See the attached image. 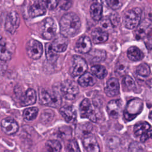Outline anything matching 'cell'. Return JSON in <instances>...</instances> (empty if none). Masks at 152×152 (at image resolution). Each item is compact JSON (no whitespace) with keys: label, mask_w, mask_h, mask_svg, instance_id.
<instances>
[{"label":"cell","mask_w":152,"mask_h":152,"mask_svg":"<svg viewBox=\"0 0 152 152\" xmlns=\"http://www.w3.org/2000/svg\"><path fill=\"white\" fill-rule=\"evenodd\" d=\"M148 138H152V130L147 131V132L142 134L141 135L140 140L141 142H145Z\"/></svg>","instance_id":"46"},{"label":"cell","mask_w":152,"mask_h":152,"mask_svg":"<svg viewBox=\"0 0 152 152\" xmlns=\"http://www.w3.org/2000/svg\"><path fill=\"white\" fill-rule=\"evenodd\" d=\"M128 69L127 62L124 59H119L115 67V72L118 75L122 76L125 74Z\"/></svg>","instance_id":"31"},{"label":"cell","mask_w":152,"mask_h":152,"mask_svg":"<svg viewBox=\"0 0 152 152\" xmlns=\"http://www.w3.org/2000/svg\"><path fill=\"white\" fill-rule=\"evenodd\" d=\"M121 108V101L119 99L112 100L109 102L107 105V110L109 115L116 118L119 115Z\"/></svg>","instance_id":"21"},{"label":"cell","mask_w":152,"mask_h":152,"mask_svg":"<svg viewBox=\"0 0 152 152\" xmlns=\"http://www.w3.org/2000/svg\"><path fill=\"white\" fill-rule=\"evenodd\" d=\"M59 112L68 123H73L75 121L77 112L74 106L70 105L64 106L60 109Z\"/></svg>","instance_id":"16"},{"label":"cell","mask_w":152,"mask_h":152,"mask_svg":"<svg viewBox=\"0 0 152 152\" xmlns=\"http://www.w3.org/2000/svg\"><path fill=\"white\" fill-rule=\"evenodd\" d=\"M59 0H46V7L49 10H53L59 4Z\"/></svg>","instance_id":"45"},{"label":"cell","mask_w":152,"mask_h":152,"mask_svg":"<svg viewBox=\"0 0 152 152\" xmlns=\"http://www.w3.org/2000/svg\"><path fill=\"white\" fill-rule=\"evenodd\" d=\"M88 68L86 60L82 57L75 55L72 58V75L74 77L80 76L84 74Z\"/></svg>","instance_id":"9"},{"label":"cell","mask_w":152,"mask_h":152,"mask_svg":"<svg viewBox=\"0 0 152 152\" xmlns=\"http://www.w3.org/2000/svg\"><path fill=\"white\" fill-rule=\"evenodd\" d=\"M72 129L70 127L64 126L60 127L57 131V135L61 139H66L69 138L71 135Z\"/></svg>","instance_id":"34"},{"label":"cell","mask_w":152,"mask_h":152,"mask_svg":"<svg viewBox=\"0 0 152 152\" xmlns=\"http://www.w3.org/2000/svg\"><path fill=\"white\" fill-rule=\"evenodd\" d=\"M36 101V94L32 88L28 89L24 94L20 98V103L22 106H28L35 103Z\"/></svg>","instance_id":"20"},{"label":"cell","mask_w":152,"mask_h":152,"mask_svg":"<svg viewBox=\"0 0 152 152\" xmlns=\"http://www.w3.org/2000/svg\"><path fill=\"white\" fill-rule=\"evenodd\" d=\"M101 2L106 6L114 10L120 8L123 3L122 0H101Z\"/></svg>","instance_id":"35"},{"label":"cell","mask_w":152,"mask_h":152,"mask_svg":"<svg viewBox=\"0 0 152 152\" xmlns=\"http://www.w3.org/2000/svg\"><path fill=\"white\" fill-rule=\"evenodd\" d=\"M99 21V26L100 29L107 33L110 32L111 30H112L113 28V25L112 24L109 17H104L103 18H102Z\"/></svg>","instance_id":"33"},{"label":"cell","mask_w":152,"mask_h":152,"mask_svg":"<svg viewBox=\"0 0 152 152\" xmlns=\"http://www.w3.org/2000/svg\"><path fill=\"white\" fill-rule=\"evenodd\" d=\"M143 40L147 49L149 50H152V34L146 36Z\"/></svg>","instance_id":"44"},{"label":"cell","mask_w":152,"mask_h":152,"mask_svg":"<svg viewBox=\"0 0 152 152\" xmlns=\"http://www.w3.org/2000/svg\"><path fill=\"white\" fill-rule=\"evenodd\" d=\"M149 118L152 121V110L150 112V114H149Z\"/></svg>","instance_id":"49"},{"label":"cell","mask_w":152,"mask_h":152,"mask_svg":"<svg viewBox=\"0 0 152 152\" xmlns=\"http://www.w3.org/2000/svg\"><path fill=\"white\" fill-rule=\"evenodd\" d=\"M104 92L109 97H113L118 94L119 92V84L117 78H111L107 80Z\"/></svg>","instance_id":"18"},{"label":"cell","mask_w":152,"mask_h":152,"mask_svg":"<svg viewBox=\"0 0 152 152\" xmlns=\"http://www.w3.org/2000/svg\"><path fill=\"white\" fill-rule=\"evenodd\" d=\"M68 39L66 36L61 35L58 36L52 43L53 49L56 52H63L66 50L68 45Z\"/></svg>","instance_id":"17"},{"label":"cell","mask_w":152,"mask_h":152,"mask_svg":"<svg viewBox=\"0 0 152 152\" xmlns=\"http://www.w3.org/2000/svg\"><path fill=\"white\" fill-rule=\"evenodd\" d=\"M128 58L132 61H138L144 58V53L137 46H131L127 50Z\"/></svg>","instance_id":"24"},{"label":"cell","mask_w":152,"mask_h":152,"mask_svg":"<svg viewBox=\"0 0 152 152\" xmlns=\"http://www.w3.org/2000/svg\"><path fill=\"white\" fill-rule=\"evenodd\" d=\"M13 52L12 44L10 43L4 37H0V60L4 61L10 60Z\"/></svg>","instance_id":"12"},{"label":"cell","mask_w":152,"mask_h":152,"mask_svg":"<svg viewBox=\"0 0 152 152\" xmlns=\"http://www.w3.org/2000/svg\"><path fill=\"white\" fill-rule=\"evenodd\" d=\"M61 34L67 37L74 36L81 27V21L78 16L74 12L64 15L59 21Z\"/></svg>","instance_id":"1"},{"label":"cell","mask_w":152,"mask_h":152,"mask_svg":"<svg viewBox=\"0 0 152 152\" xmlns=\"http://www.w3.org/2000/svg\"><path fill=\"white\" fill-rule=\"evenodd\" d=\"M53 116L54 113L52 110L49 109L45 110L41 115V121L44 123L49 122L53 119Z\"/></svg>","instance_id":"39"},{"label":"cell","mask_w":152,"mask_h":152,"mask_svg":"<svg viewBox=\"0 0 152 152\" xmlns=\"http://www.w3.org/2000/svg\"><path fill=\"white\" fill-rule=\"evenodd\" d=\"M142 11L135 7L126 11L123 17L124 26L128 29L135 28L141 22Z\"/></svg>","instance_id":"4"},{"label":"cell","mask_w":152,"mask_h":152,"mask_svg":"<svg viewBox=\"0 0 152 152\" xmlns=\"http://www.w3.org/2000/svg\"><path fill=\"white\" fill-rule=\"evenodd\" d=\"M150 34H152V20L144 18L135 28L134 35L137 40H143Z\"/></svg>","instance_id":"6"},{"label":"cell","mask_w":152,"mask_h":152,"mask_svg":"<svg viewBox=\"0 0 152 152\" xmlns=\"http://www.w3.org/2000/svg\"><path fill=\"white\" fill-rule=\"evenodd\" d=\"M26 52L27 55L30 58L33 59H38L43 54V46L39 41L31 39L27 43Z\"/></svg>","instance_id":"7"},{"label":"cell","mask_w":152,"mask_h":152,"mask_svg":"<svg viewBox=\"0 0 152 152\" xmlns=\"http://www.w3.org/2000/svg\"><path fill=\"white\" fill-rule=\"evenodd\" d=\"M147 83L148 84V85L150 87L152 88V78H151L150 80H149L148 81H147Z\"/></svg>","instance_id":"48"},{"label":"cell","mask_w":152,"mask_h":152,"mask_svg":"<svg viewBox=\"0 0 152 152\" xmlns=\"http://www.w3.org/2000/svg\"><path fill=\"white\" fill-rule=\"evenodd\" d=\"M58 5L62 10H67L71 7L72 1L71 0H59Z\"/></svg>","instance_id":"43"},{"label":"cell","mask_w":152,"mask_h":152,"mask_svg":"<svg viewBox=\"0 0 152 152\" xmlns=\"http://www.w3.org/2000/svg\"><path fill=\"white\" fill-rule=\"evenodd\" d=\"M143 109V102L141 99L134 98L126 104L124 111V117L126 121L135 119Z\"/></svg>","instance_id":"2"},{"label":"cell","mask_w":152,"mask_h":152,"mask_svg":"<svg viewBox=\"0 0 152 152\" xmlns=\"http://www.w3.org/2000/svg\"><path fill=\"white\" fill-rule=\"evenodd\" d=\"M61 144L57 140H48L43 148L42 152H61Z\"/></svg>","instance_id":"26"},{"label":"cell","mask_w":152,"mask_h":152,"mask_svg":"<svg viewBox=\"0 0 152 152\" xmlns=\"http://www.w3.org/2000/svg\"><path fill=\"white\" fill-rule=\"evenodd\" d=\"M80 113L81 118H88L92 122L97 121V116L90 100L84 99L80 105Z\"/></svg>","instance_id":"8"},{"label":"cell","mask_w":152,"mask_h":152,"mask_svg":"<svg viewBox=\"0 0 152 152\" xmlns=\"http://www.w3.org/2000/svg\"><path fill=\"white\" fill-rule=\"evenodd\" d=\"M40 103L48 105L52 107H58L62 103V99L60 94L56 92L50 93V91L41 88L39 93Z\"/></svg>","instance_id":"3"},{"label":"cell","mask_w":152,"mask_h":152,"mask_svg":"<svg viewBox=\"0 0 152 152\" xmlns=\"http://www.w3.org/2000/svg\"><path fill=\"white\" fill-rule=\"evenodd\" d=\"M136 72L141 77H147L150 74V68L147 64L142 63L137 66Z\"/></svg>","instance_id":"36"},{"label":"cell","mask_w":152,"mask_h":152,"mask_svg":"<svg viewBox=\"0 0 152 152\" xmlns=\"http://www.w3.org/2000/svg\"><path fill=\"white\" fill-rule=\"evenodd\" d=\"M91 42L90 38L86 36H83L79 38L75 44V49L80 53H87L91 49Z\"/></svg>","instance_id":"15"},{"label":"cell","mask_w":152,"mask_h":152,"mask_svg":"<svg viewBox=\"0 0 152 152\" xmlns=\"http://www.w3.org/2000/svg\"><path fill=\"white\" fill-rule=\"evenodd\" d=\"M91 129H92V125L89 123H86L80 125V127L78 131L79 132H81L82 134L88 135V134L90 133Z\"/></svg>","instance_id":"42"},{"label":"cell","mask_w":152,"mask_h":152,"mask_svg":"<svg viewBox=\"0 0 152 152\" xmlns=\"http://www.w3.org/2000/svg\"><path fill=\"white\" fill-rule=\"evenodd\" d=\"M83 144L87 152H100V147L93 135H87L83 140Z\"/></svg>","instance_id":"19"},{"label":"cell","mask_w":152,"mask_h":152,"mask_svg":"<svg viewBox=\"0 0 152 152\" xmlns=\"http://www.w3.org/2000/svg\"><path fill=\"white\" fill-rule=\"evenodd\" d=\"M109 18H110V20L112 24L113 25V26H116L119 23V17L118 16V14H116V13L112 14Z\"/></svg>","instance_id":"47"},{"label":"cell","mask_w":152,"mask_h":152,"mask_svg":"<svg viewBox=\"0 0 152 152\" xmlns=\"http://www.w3.org/2000/svg\"><path fill=\"white\" fill-rule=\"evenodd\" d=\"M150 128V124L147 122L137 124L134 128V132L135 135H141L147 132Z\"/></svg>","instance_id":"32"},{"label":"cell","mask_w":152,"mask_h":152,"mask_svg":"<svg viewBox=\"0 0 152 152\" xmlns=\"http://www.w3.org/2000/svg\"><path fill=\"white\" fill-rule=\"evenodd\" d=\"M90 1H94V0H90Z\"/></svg>","instance_id":"50"},{"label":"cell","mask_w":152,"mask_h":152,"mask_svg":"<svg viewBox=\"0 0 152 152\" xmlns=\"http://www.w3.org/2000/svg\"><path fill=\"white\" fill-rule=\"evenodd\" d=\"M144 150V146L136 141L132 142L128 147V152H143Z\"/></svg>","instance_id":"37"},{"label":"cell","mask_w":152,"mask_h":152,"mask_svg":"<svg viewBox=\"0 0 152 152\" xmlns=\"http://www.w3.org/2000/svg\"><path fill=\"white\" fill-rule=\"evenodd\" d=\"M123 84L129 90H133L135 88V83L129 75H125L123 79Z\"/></svg>","instance_id":"38"},{"label":"cell","mask_w":152,"mask_h":152,"mask_svg":"<svg viewBox=\"0 0 152 152\" xmlns=\"http://www.w3.org/2000/svg\"><path fill=\"white\" fill-rule=\"evenodd\" d=\"M93 42L96 44L102 43L108 39V33L100 28H97L93 31L91 33Z\"/></svg>","instance_id":"23"},{"label":"cell","mask_w":152,"mask_h":152,"mask_svg":"<svg viewBox=\"0 0 152 152\" xmlns=\"http://www.w3.org/2000/svg\"><path fill=\"white\" fill-rule=\"evenodd\" d=\"M61 92L62 96L66 100H72L78 93L77 84L72 80H65L61 84Z\"/></svg>","instance_id":"5"},{"label":"cell","mask_w":152,"mask_h":152,"mask_svg":"<svg viewBox=\"0 0 152 152\" xmlns=\"http://www.w3.org/2000/svg\"><path fill=\"white\" fill-rule=\"evenodd\" d=\"M78 84L83 87H87L93 86L96 83V79L93 75L89 72H85L83 75H80L78 80Z\"/></svg>","instance_id":"22"},{"label":"cell","mask_w":152,"mask_h":152,"mask_svg":"<svg viewBox=\"0 0 152 152\" xmlns=\"http://www.w3.org/2000/svg\"><path fill=\"white\" fill-rule=\"evenodd\" d=\"M91 71L94 76L100 79L104 78L107 74L106 69L100 65H93L91 68Z\"/></svg>","instance_id":"30"},{"label":"cell","mask_w":152,"mask_h":152,"mask_svg":"<svg viewBox=\"0 0 152 152\" xmlns=\"http://www.w3.org/2000/svg\"><path fill=\"white\" fill-rule=\"evenodd\" d=\"M1 127L2 131L9 135L15 134L19 128L17 122L11 118H6L2 119L1 123Z\"/></svg>","instance_id":"14"},{"label":"cell","mask_w":152,"mask_h":152,"mask_svg":"<svg viewBox=\"0 0 152 152\" xmlns=\"http://www.w3.org/2000/svg\"><path fill=\"white\" fill-rule=\"evenodd\" d=\"M45 54L47 60L50 63H55L58 58L57 52L53 49L52 43H48L45 45Z\"/></svg>","instance_id":"28"},{"label":"cell","mask_w":152,"mask_h":152,"mask_svg":"<svg viewBox=\"0 0 152 152\" xmlns=\"http://www.w3.org/2000/svg\"><path fill=\"white\" fill-rule=\"evenodd\" d=\"M39 109L37 107H31L24 110L23 116L25 120L28 121H33L38 115Z\"/></svg>","instance_id":"29"},{"label":"cell","mask_w":152,"mask_h":152,"mask_svg":"<svg viewBox=\"0 0 152 152\" xmlns=\"http://www.w3.org/2000/svg\"><path fill=\"white\" fill-rule=\"evenodd\" d=\"M90 60L93 62H101L106 58V52L103 50L94 49L89 52Z\"/></svg>","instance_id":"27"},{"label":"cell","mask_w":152,"mask_h":152,"mask_svg":"<svg viewBox=\"0 0 152 152\" xmlns=\"http://www.w3.org/2000/svg\"><path fill=\"white\" fill-rule=\"evenodd\" d=\"M103 7L99 3L96 2L91 4L90 8V13L91 18L95 21H99L102 18Z\"/></svg>","instance_id":"25"},{"label":"cell","mask_w":152,"mask_h":152,"mask_svg":"<svg viewBox=\"0 0 152 152\" xmlns=\"http://www.w3.org/2000/svg\"><path fill=\"white\" fill-rule=\"evenodd\" d=\"M56 25L54 20L50 17L46 18L42 25V33L44 39L47 40H50L52 39L56 31Z\"/></svg>","instance_id":"10"},{"label":"cell","mask_w":152,"mask_h":152,"mask_svg":"<svg viewBox=\"0 0 152 152\" xmlns=\"http://www.w3.org/2000/svg\"><path fill=\"white\" fill-rule=\"evenodd\" d=\"M107 144L109 148L112 149L116 148L120 144V140L118 137L115 136L109 137L107 140Z\"/></svg>","instance_id":"40"},{"label":"cell","mask_w":152,"mask_h":152,"mask_svg":"<svg viewBox=\"0 0 152 152\" xmlns=\"http://www.w3.org/2000/svg\"><path fill=\"white\" fill-rule=\"evenodd\" d=\"M68 152H81L78 142L75 139L70 140L67 146Z\"/></svg>","instance_id":"41"},{"label":"cell","mask_w":152,"mask_h":152,"mask_svg":"<svg viewBox=\"0 0 152 152\" xmlns=\"http://www.w3.org/2000/svg\"><path fill=\"white\" fill-rule=\"evenodd\" d=\"M19 25L20 17L18 14L15 11H11L7 16L5 23V30L11 34H14Z\"/></svg>","instance_id":"11"},{"label":"cell","mask_w":152,"mask_h":152,"mask_svg":"<svg viewBox=\"0 0 152 152\" xmlns=\"http://www.w3.org/2000/svg\"><path fill=\"white\" fill-rule=\"evenodd\" d=\"M46 4L44 0H35L28 8V14L31 17L43 15L46 13Z\"/></svg>","instance_id":"13"}]
</instances>
